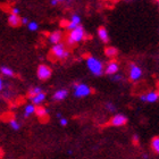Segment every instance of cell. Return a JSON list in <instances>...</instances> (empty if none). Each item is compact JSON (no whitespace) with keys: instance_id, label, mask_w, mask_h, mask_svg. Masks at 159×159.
Masks as SVG:
<instances>
[{"instance_id":"1","label":"cell","mask_w":159,"mask_h":159,"mask_svg":"<svg viewBox=\"0 0 159 159\" xmlns=\"http://www.w3.org/2000/svg\"><path fill=\"white\" fill-rule=\"evenodd\" d=\"M86 64H88V67L89 70H91V73L94 74V75H101L102 74V64L100 60H98L94 57H89L88 60H86Z\"/></svg>"},{"instance_id":"2","label":"cell","mask_w":159,"mask_h":159,"mask_svg":"<svg viewBox=\"0 0 159 159\" xmlns=\"http://www.w3.org/2000/svg\"><path fill=\"white\" fill-rule=\"evenodd\" d=\"M84 39V30L82 26H76L74 30H72L70 37H68V43L73 44V43H77L80 41H82Z\"/></svg>"},{"instance_id":"3","label":"cell","mask_w":159,"mask_h":159,"mask_svg":"<svg viewBox=\"0 0 159 159\" xmlns=\"http://www.w3.org/2000/svg\"><path fill=\"white\" fill-rule=\"evenodd\" d=\"M91 93V89L86 84H77L74 86V94L77 98H83V97L89 96Z\"/></svg>"},{"instance_id":"4","label":"cell","mask_w":159,"mask_h":159,"mask_svg":"<svg viewBox=\"0 0 159 159\" xmlns=\"http://www.w3.org/2000/svg\"><path fill=\"white\" fill-rule=\"evenodd\" d=\"M51 52H52L53 56L57 57V58H60V59H61V58H66V57L68 56V52L66 51L65 47H64L63 44H60V43L55 44V46L52 47Z\"/></svg>"},{"instance_id":"5","label":"cell","mask_w":159,"mask_h":159,"mask_svg":"<svg viewBox=\"0 0 159 159\" xmlns=\"http://www.w3.org/2000/svg\"><path fill=\"white\" fill-rule=\"evenodd\" d=\"M127 122H129L127 117H126L125 115H123V114H116L113 118L110 119V124L113 126H117V127L124 126Z\"/></svg>"},{"instance_id":"6","label":"cell","mask_w":159,"mask_h":159,"mask_svg":"<svg viewBox=\"0 0 159 159\" xmlns=\"http://www.w3.org/2000/svg\"><path fill=\"white\" fill-rule=\"evenodd\" d=\"M51 76V70H50V67H48L47 65H40L38 67V77L40 80H48L49 77Z\"/></svg>"},{"instance_id":"7","label":"cell","mask_w":159,"mask_h":159,"mask_svg":"<svg viewBox=\"0 0 159 159\" xmlns=\"http://www.w3.org/2000/svg\"><path fill=\"white\" fill-rule=\"evenodd\" d=\"M142 76V70L139 66H136L134 64L131 65V70H129V77L132 81H138L140 77Z\"/></svg>"},{"instance_id":"8","label":"cell","mask_w":159,"mask_h":159,"mask_svg":"<svg viewBox=\"0 0 159 159\" xmlns=\"http://www.w3.org/2000/svg\"><path fill=\"white\" fill-rule=\"evenodd\" d=\"M158 93L157 92H149L147 93V94H143V96L140 97V99L141 101L143 102H156L157 100H158Z\"/></svg>"},{"instance_id":"9","label":"cell","mask_w":159,"mask_h":159,"mask_svg":"<svg viewBox=\"0 0 159 159\" xmlns=\"http://www.w3.org/2000/svg\"><path fill=\"white\" fill-rule=\"evenodd\" d=\"M118 64L116 61H110L106 67V74L108 75H114V74H116L118 72Z\"/></svg>"},{"instance_id":"10","label":"cell","mask_w":159,"mask_h":159,"mask_svg":"<svg viewBox=\"0 0 159 159\" xmlns=\"http://www.w3.org/2000/svg\"><path fill=\"white\" fill-rule=\"evenodd\" d=\"M98 35H99V38L101 39L102 42L107 43L109 41V35H108V32H107L106 27L100 26L99 29H98Z\"/></svg>"},{"instance_id":"11","label":"cell","mask_w":159,"mask_h":159,"mask_svg":"<svg viewBox=\"0 0 159 159\" xmlns=\"http://www.w3.org/2000/svg\"><path fill=\"white\" fill-rule=\"evenodd\" d=\"M44 99H46V93L44 92H40L39 94L34 96L33 98H31L33 105H37V106H40V103H42L44 101Z\"/></svg>"},{"instance_id":"12","label":"cell","mask_w":159,"mask_h":159,"mask_svg":"<svg viewBox=\"0 0 159 159\" xmlns=\"http://www.w3.org/2000/svg\"><path fill=\"white\" fill-rule=\"evenodd\" d=\"M67 97V90H58V91H56L55 92V94H53V100H56V101H61V100H64L65 98Z\"/></svg>"},{"instance_id":"13","label":"cell","mask_w":159,"mask_h":159,"mask_svg":"<svg viewBox=\"0 0 159 159\" xmlns=\"http://www.w3.org/2000/svg\"><path fill=\"white\" fill-rule=\"evenodd\" d=\"M34 114H37V116L39 117V118H44V117H47V115H48V111H47V109L44 107L38 106V107H35Z\"/></svg>"},{"instance_id":"14","label":"cell","mask_w":159,"mask_h":159,"mask_svg":"<svg viewBox=\"0 0 159 159\" xmlns=\"http://www.w3.org/2000/svg\"><path fill=\"white\" fill-rule=\"evenodd\" d=\"M8 23L11 25V26H18L20 23V17L17 15H14V14H10L9 17H8Z\"/></svg>"},{"instance_id":"15","label":"cell","mask_w":159,"mask_h":159,"mask_svg":"<svg viewBox=\"0 0 159 159\" xmlns=\"http://www.w3.org/2000/svg\"><path fill=\"white\" fill-rule=\"evenodd\" d=\"M80 22H81V18H80L77 15H74V16L72 17V20H70V23H68V25H67V27H70V29L74 30L75 27L80 25Z\"/></svg>"},{"instance_id":"16","label":"cell","mask_w":159,"mask_h":159,"mask_svg":"<svg viewBox=\"0 0 159 159\" xmlns=\"http://www.w3.org/2000/svg\"><path fill=\"white\" fill-rule=\"evenodd\" d=\"M60 39H61V34H60V32H53V33L50 34V37H49L50 42L53 43V44H58Z\"/></svg>"},{"instance_id":"17","label":"cell","mask_w":159,"mask_h":159,"mask_svg":"<svg viewBox=\"0 0 159 159\" xmlns=\"http://www.w3.org/2000/svg\"><path fill=\"white\" fill-rule=\"evenodd\" d=\"M34 111H35V106H34L33 103H29V105L25 107V110H24V116L25 117L31 116L32 114H34Z\"/></svg>"},{"instance_id":"18","label":"cell","mask_w":159,"mask_h":159,"mask_svg":"<svg viewBox=\"0 0 159 159\" xmlns=\"http://www.w3.org/2000/svg\"><path fill=\"white\" fill-rule=\"evenodd\" d=\"M105 53H106L108 57H115L118 53V50L116 49V48H114V47H108V48H106V50H105Z\"/></svg>"},{"instance_id":"19","label":"cell","mask_w":159,"mask_h":159,"mask_svg":"<svg viewBox=\"0 0 159 159\" xmlns=\"http://www.w3.org/2000/svg\"><path fill=\"white\" fill-rule=\"evenodd\" d=\"M151 147H152L153 151L156 153L159 152V138L158 136H155L152 139V141H151Z\"/></svg>"},{"instance_id":"20","label":"cell","mask_w":159,"mask_h":159,"mask_svg":"<svg viewBox=\"0 0 159 159\" xmlns=\"http://www.w3.org/2000/svg\"><path fill=\"white\" fill-rule=\"evenodd\" d=\"M1 73H2L3 75H6V76H13L14 75L13 70L9 68V67H6V66L1 67Z\"/></svg>"},{"instance_id":"21","label":"cell","mask_w":159,"mask_h":159,"mask_svg":"<svg viewBox=\"0 0 159 159\" xmlns=\"http://www.w3.org/2000/svg\"><path fill=\"white\" fill-rule=\"evenodd\" d=\"M9 125H10V127H11L13 129H15V131H18V129H20V124L17 122L16 119H10Z\"/></svg>"},{"instance_id":"22","label":"cell","mask_w":159,"mask_h":159,"mask_svg":"<svg viewBox=\"0 0 159 159\" xmlns=\"http://www.w3.org/2000/svg\"><path fill=\"white\" fill-rule=\"evenodd\" d=\"M40 92H42V90H41V88H33V89H31L30 91H29V96L31 97V98H33L34 96H37V94H39Z\"/></svg>"},{"instance_id":"23","label":"cell","mask_w":159,"mask_h":159,"mask_svg":"<svg viewBox=\"0 0 159 159\" xmlns=\"http://www.w3.org/2000/svg\"><path fill=\"white\" fill-rule=\"evenodd\" d=\"M38 27H39V25H38V23H35V22H31V23H29V29H30L31 31L38 30Z\"/></svg>"},{"instance_id":"24","label":"cell","mask_w":159,"mask_h":159,"mask_svg":"<svg viewBox=\"0 0 159 159\" xmlns=\"http://www.w3.org/2000/svg\"><path fill=\"white\" fill-rule=\"evenodd\" d=\"M106 107H107V109L109 110V111H116V107L114 106L113 103L108 102V103L106 105Z\"/></svg>"},{"instance_id":"25","label":"cell","mask_w":159,"mask_h":159,"mask_svg":"<svg viewBox=\"0 0 159 159\" xmlns=\"http://www.w3.org/2000/svg\"><path fill=\"white\" fill-rule=\"evenodd\" d=\"M67 123H68V120H67L66 118H63V117L60 118V125H61V126H66Z\"/></svg>"},{"instance_id":"26","label":"cell","mask_w":159,"mask_h":159,"mask_svg":"<svg viewBox=\"0 0 159 159\" xmlns=\"http://www.w3.org/2000/svg\"><path fill=\"white\" fill-rule=\"evenodd\" d=\"M11 14H14V15H17V14H18V9H17V8H13V10H11Z\"/></svg>"},{"instance_id":"27","label":"cell","mask_w":159,"mask_h":159,"mask_svg":"<svg viewBox=\"0 0 159 159\" xmlns=\"http://www.w3.org/2000/svg\"><path fill=\"white\" fill-rule=\"evenodd\" d=\"M120 79H122V77H120V75H116V76H114V77H113L114 81H119Z\"/></svg>"},{"instance_id":"28","label":"cell","mask_w":159,"mask_h":159,"mask_svg":"<svg viewBox=\"0 0 159 159\" xmlns=\"http://www.w3.org/2000/svg\"><path fill=\"white\" fill-rule=\"evenodd\" d=\"M133 140H134V142H138V140H139V136H138V135H136V134H135V135H133Z\"/></svg>"},{"instance_id":"29","label":"cell","mask_w":159,"mask_h":159,"mask_svg":"<svg viewBox=\"0 0 159 159\" xmlns=\"http://www.w3.org/2000/svg\"><path fill=\"white\" fill-rule=\"evenodd\" d=\"M22 23H23V24H27V23H29V22H27V18H25V17H24L23 20H22Z\"/></svg>"},{"instance_id":"30","label":"cell","mask_w":159,"mask_h":159,"mask_svg":"<svg viewBox=\"0 0 159 159\" xmlns=\"http://www.w3.org/2000/svg\"><path fill=\"white\" fill-rule=\"evenodd\" d=\"M2 86H3V83H2V80L0 79V91L2 90Z\"/></svg>"},{"instance_id":"31","label":"cell","mask_w":159,"mask_h":159,"mask_svg":"<svg viewBox=\"0 0 159 159\" xmlns=\"http://www.w3.org/2000/svg\"><path fill=\"white\" fill-rule=\"evenodd\" d=\"M51 5H52V6L57 5V1H56V0H51Z\"/></svg>"},{"instance_id":"32","label":"cell","mask_w":159,"mask_h":159,"mask_svg":"<svg viewBox=\"0 0 159 159\" xmlns=\"http://www.w3.org/2000/svg\"><path fill=\"white\" fill-rule=\"evenodd\" d=\"M57 117H58V118H61V114L58 113V114H57Z\"/></svg>"},{"instance_id":"33","label":"cell","mask_w":159,"mask_h":159,"mask_svg":"<svg viewBox=\"0 0 159 159\" xmlns=\"http://www.w3.org/2000/svg\"><path fill=\"white\" fill-rule=\"evenodd\" d=\"M56 1H58V0H56Z\"/></svg>"}]
</instances>
